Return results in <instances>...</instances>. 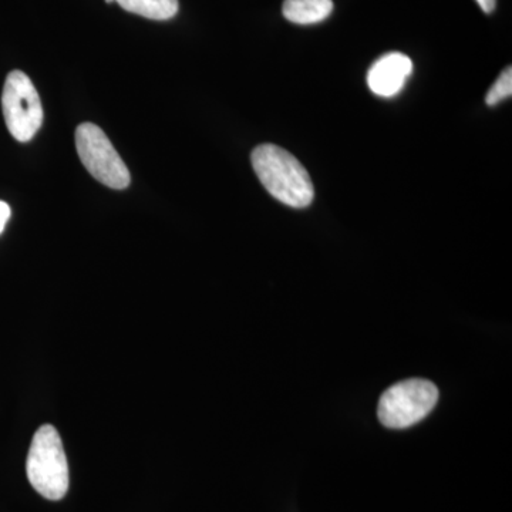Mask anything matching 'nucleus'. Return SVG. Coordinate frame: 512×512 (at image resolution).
I'll use <instances>...</instances> for the list:
<instances>
[{"label":"nucleus","instance_id":"nucleus-1","mask_svg":"<svg viewBox=\"0 0 512 512\" xmlns=\"http://www.w3.org/2000/svg\"><path fill=\"white\" fill-rule=\"evenodd\" d=\"M252 167L265 190L292 208H306L315 198V187L306 168L289 151L275 144H261L252 151Z\"/></svg>","mask_w":512,"mask_h":512},{"label":"nucleus","instance_id":"nucleus-2","mask_svg":"<svg viewBox=\"0 0 512 512\" xmlns=\"http://www.w3.org/2000/svg\"><path fill=\"white\" fill-rule=\"evenodd\" d=\"M26 473L32 487L47 500H62L69 490V464L62 439L50 424L40 427L33 436Z\"/></svg>","mask_w":512,"mask_h":512},{"label":"nucleus","instance_id":"nucleus-3","mask_svg":"<svg viewBox=\"0 0 512 512\" xmlns=\"http://www.w3.org/2000/svg\"><path fill=\"white\" fill-rule=\"evenodd\" d=\"M437 400L436 384L424 379L404 380L383 393L377 416L387 429H407L429 416Z\"/></svg>","mask_w":512,"mask_h":512},{"label":"nucleus","instance_id":"nucleus-4","mask_svg":"<svg viewBox=\"0 0 512 512\" xmlns=\"http://www.w3.org/2000/svg\"><path fill=\"white\" fill-rule=\"evenodd\" d=\"M76 148L80 161L99 183L113 190H126L131 175L109 137L99 126L83 123L76 128Z\"/></svg>","mask_w":512,"mask_h":512},{"label":"nucleus","instance_id":"nucleus-5","mask_svg":"<svg viewBox=\"0 0 512 512\" xmlns=\"http://www.w3.org/2000/svg\"><path fill=\"white\" fill-rule=\"evenodd\" d=\"M2 110L9 133L20 143H28L43 124L39 93L28 74L15 70L6 77Z\"/></svg>","mask_w":512,"mask_h":512},{"label":"nucleus","instance_id":"nucleus-6","mask_svg":"<svg viewBox=\"0 0 512 512\" xmlns=\"http://www.w3.org/2000/svg\"><path fill=\"white\" fill-rule=\"evenodd\" d=\"M413 73V62L403 53H387L377 59L367 73V86L376 96L394 97L402 92Z\"/></svg>","mask_w":512,"mask_h":512},{"label":"nucleus","instance_id":"nucleus-7","mask_svg":"<svg viewBox=\"0 0 512 512\" xmlns=\"http://www.w3.org/2000/svg\"><path fill=\"white\" fill-rule=\"evenodd\" d=\"M332 12V0H285L282 6L285 19L296 25L323 22Z\"/></svg>","mask_w":512,"mask_h":512},{"label":"nucleus","instance_id":"nucleus-8","mask_svg":"<svg viewBox=\"0 0 512 512\" xmlns=\"http://www.w3.org/2000/svg\"><path fill=\"white\" fill-rule=\"evenodd\" d=\"M121 8L151 20H168L178 13V0H114Z\"/></svg>","mask_w":512,"mask_h":512},{"label":"nucleus","instance_id":"nucleus-9","mask_svg":"<svg viewBox=\"0 0 512 512\" xmlns=\"http://www.w3.org/2000/svg\"><path fill=\"white\" fill-rule=\"evenodd\" d=\"M512 94V70L511 67L505 69L501 76L498 77L497 82L493 84L487 97H485V103L488 106H497L501 100L508 99Z\"/></svg>","mask_w":512,"mask_h":512},{"label":"nucleus","instance_id":"nucleus-10","mask_svg":"<svg viewBox=\"0 0 512 512\" xmlns=\"http://www.w3.org/2000/svg\"><path fill=\"white\" fill-rule=\"evenodd\" d=\"M10 218V207L6 202L0 201V234L5 231Z\"/></svg>","mask_w":512,"mask_h":512},{"label":"nucleus","instance_id":"nucleus-11","mask_svg":"<svg viewBox=\"0 0 512 512\" xmlns=\"http://www.w3.org/2000/svg\"><path fill=\"white\" fill-rule=\"evenodd\" d=\"M477 3L485 13L493 12L495 6H497V0H477Z\"/></svg>","mask_w":512,"mask_h":512},{"label":"nucleus","instance_id":"nucleus-12","mask_svg":"<svg viewBox=\"0 0 512 512\" xmlns=\"http://www.w3.org/2000/svg\"><path fill=\"white\" fill-rule=\"evenodd\" d=\"M106 3H109L110 5V3H114V0H106Z\"/></svg>","mask_w":512,"mask_h":512}]
</instances>
